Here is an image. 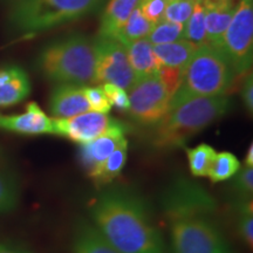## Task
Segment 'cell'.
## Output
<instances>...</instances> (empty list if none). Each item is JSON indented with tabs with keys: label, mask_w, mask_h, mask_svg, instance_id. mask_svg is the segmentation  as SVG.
I'll return each mask as SVG.
<instances>
[{
	"label": "cell",
	"mask_w": 253,
	"mask_h": 253,
	"mask_svg": "<svg viewBox=\"0 0 253 253\" xmlns=\"http://www.w3.org/2000/svg\"><path fill=\"white\" fill-rule=\"evenodd\" d=\"M169 253H233L217 217L212 196L185 177L173 179L161 196Z\"/></svg>",
	"instance_id": "1"
},
{
	"label": "cell",
	"mask_w": 253,
	"mask_h": 253,
	"mask_svg": "<svg viewBox=\"0 0 253 253\" xmlns=\"http://www.w3.org/2000/svg\"><path fill=\"white\" fill-rule=\"evenodd\" d=\"M89 221L122 253H169L149 205L128 186L101 189L89 204Z\"/></svg>",
	"instance_id": "2"
},
{
	"label": "cell",
	"mask_w": 253,
	"mask_h": 253,
	"mask_svg": "<svg viewBox=\"0 0 253 253\" xmlns=\"http://www.w3.org/2000/svg\"><path fill=\"white\" fill-rule=\"evenodd\" d=\"M231 108L227 96L195 97L168 110L150 126L149 143L155 150L170 151L182 148L194 136L223 119Z\"/></svg>",
	"instance_id": "3"
},
{
	"label": "cell",
	"mask_w": 253,
	"mask_h": 253,
	"mask_svg": "<svg viewBox=\"0 0 253 253\" xmlns=\"http://www.w3.org/2000/svg\"><path fill=\"white\" fill-rule=\"evenodd\" d=\"M36 68L55 84H94V39L73 33L50 41L38 54Z\"/></svg>",
	"instance_id": "4"
},
{
	"label": "cell",
	"mask_w": 253,
	"mask_h": 253,
	"mask_svg": "<svg viewBox=\"0 0 253 253\" xmlns=\"http://www.w3.org/2000/svg\"><path fill=\"white\" fill-rule=\"evenodd\" d=\"M238 81L221 50L209 46L198 47L183 69L181 84L170 100L169 109L195 97L226 96Z\"/></svg>",
	"instance_id": "5"
},
{
	"label": "cell",
	"mask_w": 253,
	"mask_h": 253,
	"mask_svg": "<svg viewBox=\"0 0 253 253\" xmlns=\"http://www.w3.org/2000/svg\"><path fill=\"white\" fill-rule=\"evenodd\" d=\"M104 0H21L8 6V27L17 33H38L94 13Z\"/></svg>",
	"instance_id": "6"
},
{
	"label": "cell",
	"mask_w": 253,
	"mask_h": 253,
	"mask_svg": "<svg viewBox=\"0 0 253 253\" xmlns=\"http://www.w3.org/2000/svg\"><path fill=\"white\" fill-rule=\"evenodd\" d=\"M221 50L232 66L236 77L242 81L252 65L253 0H239L224 36Z\"/></svg>",
	"instance_id": "7"
},
{
	"label": "cell",
	"mask_w": 253,
	"mask_h": 253,
	"mask_svg": "<svg viewBox=\"0 0 253 253\" xmlns=\"http://www.w3.org/2000/svg\"><path fill=\"white\" fill-rule=\"evenodd\" d=\"M126 93L129 97V110L126 113L142 126H154L169 110L171 95L158 74L137 78Z\"/></svg>",
	"instance_id": "8"
},
{
	"label": "cell",
	"mask_w": 253,
	"mask_h": 253,
	"mask_svg": "<svg viewBox=\"0 0 253 253\" xmlns=\"http://www.w3.org/2000/svg\"><path fill=\"white\" fill-rule=\"evenodd\" d=\"M94 84H113L128 91L136 80L128 60L126 46L114 38L96 37Z\"/></svg>",
	"instance_id": "9"
},
{
	"label": "cell",
	"mask_w": 253,
	"mask_h": 253,
	"mask_svg": "<svg viewBox=\"0 0 253 253\" xmlns=\"http://www.w3.org/2000/svg\"><path fill=\"white\" fill-rule=\"evenodd\" d=\"M126 129L125 123L109 116V114L86 112L68 119L53 118V135L79 144L88 143L109 132H126Z\"/></svg>",
	"instance_id": "10"
},
{
	"label": "cell",
	"mask_w": 253,
	"mask_h": 253,
	"mask_svg": "<svg viewBox=\"0 0 253 253\" xmlns=\"http://www.w3.org/2000/svg\"><path fill=\"white\" fill-rule=\"evenodd\" d=\"M0 129L21 135H53V119L36 102H30L23 114H0Z\"/></svg>",
	"instance_id": "11"
},
{
	"label": "cell",
	"mask_w": 253,
	"mask_h": 253,
	"mask_svg": "<svg viewBox=\"0 0 253 253\" xmlns=\"http://www.w3.org/2000/svg\"><path fill=\"white\" fill-rule=\"evenodd\" d=\"M203 2L207 8L205 46L221 50L224 36H225L227 27H229L236 9L238 7L239 0H209V1Z\"/></svg>",
	"instance_id": "12"
},
{
	"label": "cell",
	"mask_w": 253,
	"mask_h": 253,
	"mask_svg": "<svg viewBox=\"0 0 253 253\" xmlns=\"http://www.w3.org/2000/svg\"><path fill=\"white\" fill-rule=\"evenodd\" d=\"M48 107L55 119H68L90 112L84 94V87L75 84H56L50 94Z\"/></svg>",
	"instance_id": "13"
},
{
	"label": "cell",
	"mask_w": 253,
	"mask_h": 253,
	"mask_svg": "<svg viewBox=\"0 0 253 253\" xmlns=\"http://www.w3.org/2000/svg\"><path fill=\"white\" fill-rule=\"evenodd\" d=\"M31 80L27 72L18 65L0 67V107H11L30 96Z\"/></svg>",
	"instance_id": "14"
},
{
	"label": "cell",
	"mask_w": 253,
	"mask_h": 253,
	"mask_svg": "<svg viewBox=\"0 0 253 253\" xmlns=\"http://www.w3.org/2000/svg\"><path fill=\"white\" fill-rule=\"evenodd\" d=\"M125 143H128L126 132L115 131L100 136L88 143L80 144V160L82 166L84 167L87 172H90Z\"/></svg>",
	"instance_id": "15"
},
{
	"label": "cell",
	"mask_w": 253,
	"mask_h": 253,
	"mask_svg": "<svg viewBox=\"0 0 253 253\" xmlns=\"http://www.w3.org/2000/svg\"><path fill=\"white\" fill-rule=\"evenodd\" d=\"M21 186L11 158L0 144V214L14 211L20 203Z\"/></svg>",
	"instance_id": "16"
},
{
	"label": "cell",
	"mask_w": 253,
	"mask_h": 253,
	"mask_svg": "<svg viewBox=\"0 0 253 253\" xmlns=\"http://www.w3.org/2000/svg\"><path fill=\"white\" fill-rule=\"evenodd\" d=\"M73 253H122L110 245L88 219L75 224L72 235Z\"/></svg>",
	"instance_id": "17"
},
{
	"label": "cell",
	"mask_w": 253,
	"mask_h": 253,
	"mask_svg": "<svg viewBox=\"0 0 253 253\" xmlns=\"http://www.w3.org/2000/svg\"><path fill=\"white\" fill-rule=\"evenodd\" d=\"M140 0H108L100 18L99 36L114 38L118 36L129 15L138 6Z\"/></svg>",
	"instance_id": "18"
},
{
	"label": "cell",
	"mask_w": 253,
	"mask_h": 253,
	"mask_svg": "<svg viewBox=\"0 0 253 253\" xmlns=\"http://www.w3.org/2000/svg\"><path fill=\"white\" fill-rule=\"evenodd\" d=\"M128 60L136 79L157 74L160 71V62L154 53V46L148 38L135 40L126 46Z\"/></svg>",
	"instance_id": "19"
},
{
	"label": "cell",
	"mask_w": 253,
	"mask_h": 253,
	"mask_svg": "<svg viewBox=\"0 0 253 253\" xmlns=\"http://www.w3.org/2000/svg\"><path fill=\"white\" fill-rule=\"evenodd\" d=\"M126 157H128V143H125L114 151L99 167L88 172V176L93 181L95 186L102 189L104 186L112 184L125 169Z\"/></svg>",
	"instance_id": "20"
},
{
	"label": "cell",
	"mask_w": 253,
	"mask_h": 253,
	"mask_svg": "<svg viewBox=\"0 0 253 253\" xmlns=\"http://www.w3.org/2000/svg\"><path fill=\"white\" fill-rule=\"evenodd\" d=\"M198 47L184 39L154 46V53L163 67L184 69Z\"/></svg>",
	"instance_id": "21"
},
{
	"label": "cell",
	"mask_w": 253,
	"mask_h": 253,
	"mask_svg": "<svg viewBox=\"0 0 253 253\" xmlns=\"http://www.w3.org/2000/svg\"><path fill=\"white\" fill-rule=\"evenodd\" d=\"M207 8L202 0H196L192 13L184 24L183 39L191 42L196 47L205 46L207 41V25H205Z\"/></svg>",
	"instance_id": "22"
},
{
	"label": "cell",
	"mask_w": 253,
	"mask_h": 253,
	"mask_svg": "<svg viewBox=\"0 0 253 253\" xmlns=\"http://www.w3.org/2000/svg\"><path fill=\"white\" fill-rule=\"evenodd\" d=\"M153 26L154 25L144 18V15L142 14L141 9L137 6L129 15L126 24L122 26L118 36V40L126 46L132 41L147 38L149 36Z\"/></svg>",
	"instance_id": "23"
},
{
	"label": "cell",
	"mask_w": 253,
	"mask_h": 253,
	"mask_svg": "<svg viewBox=\"0 0 253 253\" xmlns=\"http://www.w3.org/2000/svg\"><path fill=\"white\" fill-rule=\"evenodd\" d=\"M217 151L209 144L186 149L189 170L194 177H208Z\"/></svg>",
	"instance_id": "24"
},
{
	"label": "cell",
	"mask_w": 253,
	"mask_h": 253,
	"mask_svg": "<svg viewBox=\"0 0 253 253\" xmlns=\"http://www.w3.org/2000/svg\"><path fill=\"white\" fill-rule=\"evenodd\" d=\"M242 168L239 160L232 153L221 151L217 153L208 177L212 183L225 182L232 178Z\"/></svg>",
	"instance_id": "25"
},
{
	"label": "cell",
	"mask_w": 253,
	"mask_h": 253,
	"mask_svg": "<svg viewBox=\"0 0 253 253\" xmlns=\"http://www.w3.org/2000/svg\"><path fill=\"white\" fill-rule=\"evenodd\" d=\"M183 33H184V25L170 23V21L163 19L160 23L154 25L149 36L147 38L150 41L151 45L157 46L182 40Z\"/></svg>",
	"instance_id": "26"
},
{
	"label": "cell",
	"mask_w": 253,
	"mask_h": 253,
	"mask_svg": "<svg viewBox=\"0 0 253 253\" xmlns=\"http://www.w3.org/2000/svg\"><path fill=\"white\" fill-rule=\"evenodd\" d=\"M237 232L240 239L248 248L253 246V208L252 199H246L239 204L238 220H237Z\"/></svg>",
	"instance_id": "27"
},
{
	"label": "cell",
	"mask_w": 253,
	"mask_h": 253,
	"mask_svg": "<svg viewBox=\"0 0 253 253\" xmlns=\"http://www.w3.org/2000/svg\"><path fill=\"white\" fill-rule=\"evenodd\" d=\"M196 0H170L168 1L163 19L170 23L184 25L192 13Z\"/></svg>",
	"instance_id": "28"
},
{
	"label": "cell",
	"mask_w": 253,
	"mask_h": 253,
	"mask_svg": "<svg viewBox=\"0 0 253 253\" xmlns=\"http://www.w3.org/2000/svg\"><path fill=\"white\" fill-rule=\"evenodd\" d=\"M84 94L88 104H89L90 112L109 114L113 107L110 106L108 99L104 95L101 86H86L84 87Z\"/></svg>",
	"instance_id": "29"
},
{
	"label": "cell",
	"mask_w": 253,
	"mask_h": 253,
	"mask_svg": "<svg viewBox=\"0 0 253 253\" xmlns=\"http://www.w3.org/2000/svg\"><path fill=\"white\" fill-rule=\"evenodd\" d=\"M168 0H140L138 8L148 21L155 25L163 20Z\"/></svg>",
	"instance_id": "30"
},
{
	"label": "cell",
	"mask_w": 253,
	"mask_h": 253,
	"mask_svg": "<svg viewBox=\"0 0 253 253\" xmlns=\"http://www.w3.org/2000/svg\"><path fill=\"white\" fill-rule=\"evenodd\" d=\"M101 87H102L103 93L107 96V99H108L110 106L116 107L121 112H128L129 97L126 90L113 84H104Z\"/></svg>",
	"instance_id": "31"
},
{
	"label": "cell",
	"mask_w": 253,
	"mask_h": 253,
	"mask_svg": "<svg viewBox=\"0 0 253 253\" xmlns=\"http://www.w3.org/2000/svg\"><path fill=\"white\" fill-rule=\"evenodd\" d=\"M235 188L240 195L249 197L253 191V168L244 167L240 168L239 171L236 173Z\"/></svg>",
	"instance_id": "32"
},
{
	"label": "cell",
	"mask_w": 253,
	"mask_h": 253,
	"mask_svg": "<svg viewBox=\"0 0 253 253\" xmlns=\"http://www.w3.org/2000/svg\"><path fill=\"white\" fill-rule=\"evenodd\" d=\"M242 87H240V94H242V100L244 103L245 109L250 114L253 112V79L252 73L250 72L242 79Z\"/></svg>",
	"instance_id": "33"
},
{
	"label": "cell",
	"mask_w": 253,
	"mask_h": 253,
	"mask_svg": "<svg viewBox=\"0 0 253 253\" xmlns=\"http://www.w3.org/2000/svg\"><path fill=\"white\" fill-rule=\"evenodd\" d=\"M0 253H32L30 250L25 249L24 246L14 244V243L0 240Z\"/></svg>",
	"instance_id": "34"
},
{
	"label": "cell",
	"mask_w": 253,
	"mask_h": 253,
	"mask_svg": "<svg viewBox=\"0 0 253 253\" xmlns=\"http://www.w3.org/2000/svg\"><path fill=\"white\" fill-rule=\"evenodd\" d=\"M244 164L245 167L253 168V144H250L248 151H246L245 158H244Z\"/></svg>",
	"instance_id": "35"
},
{
	"label": "cell",
	"mask_w": 253,
	"mask_h": 253,
	"mask_svg": "<svg viewBox=\"0 0 253 253\" xmlns=\"http://www.w3.org/2000/svg\"><path fill=\"white\" fill-rule=\"evenodd\" d=\"M21 1V0H0V4H5L7 6H11L13 4H17V2Z\"/></svg>",
	"instance_id": "36"
},
{
	"label": "cell",
	"mask_w": 253,
	"mask_h": 253,
	"mask_svg": "<svg viewBox=\"0 0 253 253\" xmlns=\"http://www.w3.org/2000/svg\"><path fill=\"white\" fill-rule=\"evenodd\" d=\"M202 1H209V0H202Z\"/></svg>",
	"instance_id": "37"
},
{
	"label": "cell",
	"mask_w": 253,
	"mask_h": 253,
	"mask_svg": "<svg viewBox=\"0 0 253 253\" xmlns=\"http://www.w3.org/2000/svg\"><path fill=\"white\" fill-rule=\"evenodd\" d=\"M168 1H170V0H168Z\"/></svg>",
	"instance_id": "38"
}]
</instances>
